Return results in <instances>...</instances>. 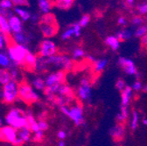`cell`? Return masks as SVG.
Listing matches in <instances>:
<instances>
[{
    "mask_svg": "<svg viewBox=\"0 0 147 146\" xmlns=\"http://www.w3.org/2000/svg\"><path fill=\"white\" fill-rule=\"evenodd\" d=\"M18 85L16 81L11 80L6 85L3 86L1 97L5 103L11 104L18 99Z\"/></svg>",
    "mask_w": 147,
    "mask_h": 146,
    "instance_id": "cell-4",
    "label": "cell"
},
{
    "mask_svg": "<svg viewBox=\"0 0 147 146\" xmlns=\"http://www.w3.org/2000/svg\"><path fill=\"white\" fill-rule=\"evenodd\" d=\"M72 54H73V58L75 59V60H77V59L82 58L85 55V52H84V51L82 48L76 47V49H74Z\"/></svg>",
    "mask_w": 147,
    "mask_h": 146,
    "instance_id": "cell-34",
    "label": "cell"
},
{
    "mask_svg": "<svg viewBox=\"0 0 147 146\" xmlns=\"http://www.w3.org/2000/svg\"><path fill=\"white\" fill-rule=\"evenodd\" d=\"M108 64V61L106 59H99V60H96V62L94 63V66H95V70L96 72H102L107 66Z\"/></svg>",
    "mask_w": 147,
    "mask_h": 146,
    "instance_id": "cell-30",
    "label": "cell"
},
{
    "mask_svg": "<svg viewBox=\"0 0 147 146\" xmlns=\"http://www.w3.org/2000/svg\"><path fill=\"white\" fill-rule=\"evenodd\" d=\"M8 39L0 31V49H4L5 46L8 44Z\"/></svg>",
    "mask_w": 147,
    "mask_h": 146,
    "instance_id": "cell-38",
    "label": "cell"
},
{
    "mask_svg": "<svg viewBox=\"0 0 147 146\" xmlns=\"http://www.w3.org/2000/svg\"><path fill=\"white\" fill-rule=\"evenodd\" d=\"M117 23L120 26H125L126 23H127V21H126V20L124 19L123 17H118V20H117Z\"/></svg>",
    "mask_w": 147,
    "mask_h": 146,
    "instance_id": "cell-50",
    "label": "cell"
},
{
    "mask_svg": "<svg viewBox=\"0 0 147 146\" xmlns=\"http://www.w3.org/2000/svg\"><path fill=\"white\" fill-rule=\"evenodd\" d=\"M57 137H58L59 139H61V141H63L66 138V137H67L66 131H59L58 133H57Z\"/></svg>",
    "mask_w": 147,
    "mask_h": 146,
    "instance_id": "cell-49",
    "label": "cell"
},
{
    "mask_svg": "<svg viewBox=\"0 0 147 146\" xmlns=\"http://www.w3.org/2000/svg\"><path fill=\"white\" fill-rule=\"evenodd\" d=\"M124 4L126 5V7H132L135 4V1H133V0H127L126 2H124Z\"/></svg>",
    "mask_w": 147,
    "mask_h": 146,
    "instance_id": "cell-52",
    "label": "cell"
},
{
    "mask_svg": "<svg viewBox=\"0 0 147 146\" xmlns=\"http://www.w3.org/2000/svg\"><path fill=\"white\" fill-rule=\"evenodd\" d=\"M132 34H133V32H131V30H130V29H124V30H122V31L118 32L117 33L116 37L118 39L119 41H123V40H130L131 38Z\"/></svg>",
    "mask_w": 147,
    "mask_h": 146,
    "instance_id": "cell-26",
    "label": "cell"
},
{
    "mask_svg": "<svg viewBox=\"0 0 147 146\" xmlns=\"http://www.w3.org/2000/svg\"><path fill=\"white\" fill-rule=\"evenodd\" d=\"M144 91H146V92H147V85L144 87Z\"/></svg>",
    "mask_w": 147,
    "mask_h": 146,
    "instance_id": "cell-57",
    "label": "cell"
},
{
    "mask_svg": "<svg viewBox=\"0 0 147 146\" xmlns=\"http://www.w3.org/2000/svg\"><path fill=\"white\" fill-rule=\"evenodd\" d=\"M57 94H59V96H66V97H69V98H72V96H73L72 89L67 85H65V84L61 85Z\"/></svg>",
    "mask_w": 147,
    "mask_h": 146,
    "instance_id": "cell-27",
    "label": "cell"
},
{
    "mask_svg": "<svg viewBox=\"0 0 147 146\" xmlns=\"http://www.w3.org/2000/svg\"><path fill=\"white\" fill-rule=\"evenodd\" d=\"M23 143H24V142L22 141V139H21L20 137H18L16 138V140H15L13 145H15V146H20Z\"/></svg>",
    "mask_w": 147,
    "mask_h": 146,
    "instance_id": "cell-51",
    "label": "cell"
},
{
    "mask_svg": "<svg viewBox=\"0 0 147 146\" xmlns=\"http://www.w3.org/2000/svg\"><path fill=\"white\" fill-rule=\"evenodd\" d=\"M5 121L6 125L14 128L17 131L27 127V119L26 114L21 109L17 108H12L10 109L5 117Z\"/></svg>",
    "mask_w": 147,
    "mask_h": 146,
    "instance_id": "cell-1",
    "label": "cell"
},
{
    "mask_svg": "<svg viewBox=\"0 0 147 146\" xmlns=\"http://www.w3.org/2000/svg\"><path fill=\"white\" fill-rule=\"evenodd\" d=\"M118 63L127 75H138L137 67H136L134 62L131 59H128L125 57H120L118 60Z\"/></svg>",
    "mask_w": 147,
    "mask_h": 146,
    "instance_id": "cell-10",
    "label": "cell"
},
{
    "mask_svg": "<svg viewBox=\"0 0 147 146\" xmlns=\"http://www.w3.org/2000/svg\"><path fill=\"white\" fill-rule=\"evenodd\" d=\"M14 6L11 0H1L0 1V8L4 11H10Z\"/></svg>",
    "mask_w": 147,
    "mask_h": 146,
    "instance_id": "cell-33",
    "label": "cell"
},
{
    "mask_svg": "<svg viewBox=\"0 0 147 146\" xmlns=\"http://www.w3.org/2000/svg\"><path fill=\"white\" fill-rule=\"evenodd\" d=\"M144 124L145 126H147V119H144Z\"/></svg>",
    "mask_w": 147,
    "mask_h": 146,
    "instance_id": "cell-56",
    "label": "cell"
},
{
    "mask_svg": "<svg viewBox=\"0 0 147 146\" xmlns=\"http://www.w3.org/2000/svg\"><path fill=\"white\" fill-rule=\"evenodd\" d=\"M141 42H142V44H143L144 46L147 47V33L144 36V37L141 38Z\"/></svg>",
    "mask_w": 147,
    "mask_h": 146,
    "instance_id": "cell-53",
    "label": "cell"
},
{
    "mask_svg": "<svg viewBox=\"0 0 147 146\" xmlns=\"http://www.w3.org/2000/svg\"><path fill=\"white\" fill-rule=\"evenodd\" d=\"M37 64H38V57L36 56V54L29 51L25 58L24 65L28 69H36Z\"/></svg>",
    "mask_w": 147,
    "mask_h": 146,
    "instance_id": "cell-14",
    "label": "cell"
},
{
    "mask_svg": "<svg viewBox=\"0 0 147 146\" xmlns=\"http://www.w3.org/2000/svg\"><path fill=\"white\" fill-rule=\"evenodd\" d=\"M11 81V77L8 69L0 67V84L5 86Z\"/></svg>",
    "mask_w": 147,
    "mask_h": 146,
    "instance_id": "cell-23",
    "label": "cell"
},
{
    "mask_svg": "<svg viewBox=\"0 0 147 146\" xmlns=\"http://www.w3.org/2000/svg\"><path fill=\"white\" fill-rule=\"evenodd\" d=\"M131 88L134 91H139L140 89H142V84H141V82L139 81H136L134 82V84L132 85Z\"/></svg>",
    "mask_w": 147,
    "mask_h": 146,
    "instance_id": "cell-47",
    "label": "cell"
},
{
    "mask_svg": "<svg viewBox=\"0 0 147 146\" xmlns=\"http://www.w3.org/2000/svg\"><path fill=\"white\" fill-rule=\"evenodd\" d=\"M10 28L12 34L21 32L23 30V21L17 15H12L8 19Z\"/></svg>",
    "mask_w": 147,
    "mask_h": 146,
    "instance_id": "cell-12",
    "label": "cell"
},
{
    "mask_svg": "<svg viewBox=\"0 0 147 146\" xmlns=\"http://www.w3.org/2000/svg\"><path fill=\"white\" fill-rule=\"evenodd\" d=\"M0 31L6 38H9L11 34L8 19L4 15H0Z\"/></svg>",
    "mask_w": 147,
    "mask_h": 146,
    "instance_id": "cell-15",
    "label": "cell"
},
{
    "mask_svg": "<svg viewBox=\"0 0 147 146\" xmlns=\"http://www.w3.org/2000/svg\"><path fill=\"white\" fill-rule=\"evenodd\" d=\"M2 127H3V120L0 118V129H1Z\"/></svg>",
    "mask_w": 147,
    "mask_h": 146,
    "instance_id": "cell-55",
    "label": "cell"
},
{
    "mask_svg": "<svg viewBox=\"0 0 147 146\" xmlns=\"http://www.w3.org/2000/svg\"><path fill=\"white\" fill-rule=\"evenodd\" d=\"M64 78H65L64 71H57L55 73H53V74L49 75L45 80L46 87H49L56 84H62Z\"/></svg>",
    "mask_w": 147,
    "mask_h": 146,
    "instance_id": "cell-11",
    "label": "cell"
},
{
    "mask_svg": "<svg viewBox=\"0 0 147 146\" xmlns=\"http://www.w3.org/2000/svg\"><path fill=\"white\" fill-rule=\"evenodd\" d=\"M53 5L61 9V10H68L72 7L74 1L73 0H57V1H52Z\"/></svg>",
    "mask_w": 147,
    "mask_h": 146,
    "instance_id": "cell-22",
    "label": "cell"
},
{
    "mask_svg": "<svg viewBox=\"0 0 147 146\" xmlns=\"http://www.w3.org/2000/svg\"><path fill=\"white\" fill-rule=\"evenodd\" d=\"M18 137H20L24 143L28 142L32 138V131H30L28 127L22 128V129L18 131Z\"/></svg>",
    "mask_w": 147,
    "mask_h": 146,
    "instance_id": "cell-24",
    "label": "cell"
},
{
    "mask_svg": "<svg viewBox=\"0 0 147 146\" xmlns=\"http://www.w3.org/2000/svg\"><path fill=\"white\" fill-rule=\"evenodd\" d=\"M72 28L74 30V36H75V37H79V36L81 35V29H82L79 23L74 24L72 26Z\"/></svg>",
    "mask_w": 147,
    "mask_h": 146,
    "instance_id": "cell-40",
    "label": "cell"
},
{
    "mask_svg": "<svg viewBox=\"0 0 147 146\" xmlns=\"http://www.w3.org/2000/svg\"><path fill=\"white\" fill-rule=\"evenodd\" d=\"M38 125H39V129L41 131H45L48 129V123L45 121V120H40L38 122Z\"/></svg>",
    "mask_w": 147,
    "mask_h": 146,
    "instance_id": "cell-44",
    "label": "cell"
},
{
    "mask_svg": "<svg viewBox=\"0 0 147 146\" xmlns=\"http://www.w3.org/2000/svg\"><path fill=\"white\" fill-rule=\"evenodd\" d=\"M11 67V61L9 59L7 53L0 52V67L2 68H10Z\"/></svg>",
    "mask_w": 147,
    "mask_h": 146,
    "instance_id": "cell-25",
    "label": "cell"
},
{
    "mask_svg": "<svg viewBox=\"0 0 147 146\" xmlns=\"http://www.w3.org/2000/svg\"><path fill=\"white\" fill-rule=\"evenodd\" d=\"M147 33V24L146 25H142L140 26H138L137 28V30L135 31V36L138 38H142Z\"/></svg>",
    "mask_w": 147,
    "mask_h": 146,
    "instance_id": "cell-32",
    "label": "cell"
},
{
    "mask_svg": "<svg viewBox=\"0 0 147 146\" xmlns=\"http://www.w3.org/2000/svg\"><path fill=\"white\" fill-rule=\"evenodd\" d=\"M138 125V114L137 111H134L132 114V119H131V129L136 130Z\"/></svg>",
    "mask_w": 147,
    "mask_h": 146,
    "instance_id": "cell-37",
    "label": "cell"
},
{
    "mask_svg": "<svg viewBox=\"0 0 147 146\" xmlns=\"http://www.w3.org/2000/svg\"><path fill=\"white\" fill-rule=\"evenodd\" d=\"M109 133L115 140H121L124 136V126L123 124H117L110 129Z\"/></svg>",
    "mask_w": 147,
    "mask_h": 146,
    "instance_id": "cell-16",
    "label": "cell"
},
{
    "mask_svg": "<svg viewBox=\"0 0 147 146\" xmlns=\"http://www.w3.org/2000/svg\"><path fill=\"white\" fill-rule=\"evenodd\" d=\"M12 42L16 45L26 46L28 42V38L23 32H21L12 35Z\"/></svg>",
    "mask_w": 147,
    "mask_h": 146,
    "instance_id": "cell-19",
    "label": "cell"
},
{
    "mask_svg": "<svg viewBox=\"0 0 147 146\" xmlns=\"http://www.w3.org/2000/svg\"><path fill=\"white\" fill-rule=\"evenodd\" d=\"M89 21H90V17H89V15L85 14V15H83L81 17V20L79 21V25L81 26V27H85V26H88V24L89 23Z\"/></svg>",
    "mask_w": 147,
    "mask_h": 146,
    "instance_id": "cell-36",
    "label": "cell"
},
{
    "mask_svg": "<svg viewBox=\"0 0 147 146\" xmlns=\"http://www.w3.org/2000/svg\"><path fill=\"white\" fill-rule=\"evenodd\" d=\"M69 109H70V107H68L67 105H64V106L61 107V111L64 115H66V116H68V114H69Z\"/></svg>",
    "mask_w": 147,
    "mask_h": 146,
    "instance_id": "cell-48",
    "label": "cell"
},
{
    "mask_svg": "<svg viewBox=\"0 0 147 146\" xmlns=\"http://www.w3.org/2000/svg\"><path fill=\"white\" fill-rule=\"evenodd\" d=\"M138 11L141 14H146L147 15V1L138 5Z\"/></svg>",
    "mask_w": 147,
    "mask_h": 146,
    "instance_id": "cell-43",
    "label": "cell"
},
{
    "mask_svg": "<svg viewBox=\"0 0 147 146\" xmlns=\"http://www.w3.org/2000/svg\"><path fill=\"white\" fill-rule=\"evenodd\" d=\"M17 137H18V131L15 130L14 128L5 125L0 129V141L7 142L13 144Z\"/></svg>",
    "mask_w": 147,
    "mask_h": 146,
    "instance_id": "cell-7",
    "label": "cell"
},
{
    "mask_svg": "<svg viewBox=\"0 0 147 146\" xmlns=\"http://www.w3.org/2000/svg\"><path fill=\"white\" fill-rule=\"evenodd\" d=\"M40 23L47 25H56V20H55V17L53 14L49 13L42 16V17L40 19Z\"/></svg>",
    "mask_w": 147,
    "mask_h": 146,
    "instance_id": "cell-29",
    "label": "cell"
},
{
    "mask_svg": "<svg viewBox=\"0 0 147 146\" xmlns=\"http://www.w3.org/2000/svg\"><path fill=\"white\" fill-rule=\"evenodd\" d=\"M74 122L76 125H81L84 122V118H83V110L82 108L76 104L70 107L69 109V114L67 116Z\"/></svg>",
    "mask_w": 147,
    "mask_h": 146,
    "instance_id": "cell-8",
    "label": "cell"
},
{
    "mask_svg": "<svg viewBox=\"0 0 147 146\" xmlns=\"http://www.w3.org/2000/svg\"><path fill=\"white\" fill-rule=\"evenodd\" d=\"M57 146H65V143L63 142V141H60L59 143H58V145Z\"/></svg>",
    "mask_w": 147,
    "mask_h": 146,
    "instance_id": "cell-54",
    "label": "cell"
},
{
    "mask_svg": "<svg viewBox=\"0 0 147 146\" xmlns=\"http://www.w3.org/2000/svg\"><path fill=\"white\" fill-rule=\"evenodd\" d=\"M9 72H10V75H11V80L13 81H16L18 76V69L15 67H11L10 69H9Z\"/></svg>",
    "mask_w": 147,
    "mask_h": 146,
    "instance_id": "cell-42",
    "label": "cell"
},
{
    "mask_svg": "<svg viewBox=\"0 0 147 146\" xmlns=\"http://www.w3.org/2000/svg\"><path fill=\"white\" fill-rule=\"evenodd\" d=\"M128 117V110L127 107L121 106V112L117 116V120L119 122H123Z\"/></svg>",
    "mask_w": 147,
    "mask_h": 146,
    "instance_id": "cell-31",
    "label": "cell"
},
{
    "mask_svg": "<svg viewBox=\"0 0 147 146\" xmlns=\"http://www.w3.org/2000/svg\"><path fill=\"white\" fill-rule=\"evenodd\" d=\"M40 30L46 38H52L57 32V25H47L40 23Z\"/></svg>",
    "mask_w": 147,
    "mask_h": 146,
    "instance_id": "cell-13",
    "label": "cell"
},
{
    "mask_svg": "<svg viewBox=\"0 0 147 146\" xmlns=\"http://www.w3.org/2000/svg\"><path fill=\"white\" fill-rule=\"evenodd\" d=\"M29 52L26 46L16 45L12 41L7 44V55L14 66L24 65L25 58Z\"/></svg>",
    "mask_w": 147,
    "mask_h": 146,
    "instance_id": "cell-2",
    "label": "cell"
},
{
    "mask_svg": "<svg viewBox=\"0 0 147 146\" xmlns=\"http://www.w3.org/2000/svg\"><path fill=\"white\" fill-rule=\"evenodd\" d=\"M57 52V47L52 40H43L39 47V54L41 58L47 59L53 55H55Z\"/></svg>",
    "mask_w": 147,
    "mask_h": 146,
    "instance_id": "cell-6",
    "label": "cell"
},
{
    "mask_svg": "<svg viewBox=\"0 0 147 146\" xmlns=\"http://www.w3.org/2000/svg\"><path fill=\"white\" fill-rule=\"evenodd\" d=\"M43 137H44V132L41 131H37L36 133H33V136H32V139L35 142L42 141Z\"/></svg>",
    "mask_w": 147,
    "mask_h": 146,
    "instance_id": "cell-39",
    "label": "cell"
},
{
    "mask_svg": "<svg viewBox=\"0 0 147 146\" xmlns=\"http://www.w3.org/2000/svg\"><path fill=\"white\" fill-rule=\"evenodd\" d=\"M14 13L20 17L22 21H27L31 20L32 14L31 12L25 9L24 7H14Z\"/></svg>",
    "mask_w": 147,
    "mask_h": 146,
    "instance_id": "cell-17",
    "label": "cell"
},
{
    "mask_svg": "<svg viewBox=\"0 0 147 146\" xmlns=\"http://www.w3.org/2000/svg\"><path fill=\"white\" fill-rule=\"evenodd\" d=\"M116 87H117V88L119 91H121V92H122V91L126 87V85H125L124 81L122 80V79H118L117 81V83H116Z\"/></svg>",
    "mask_w": 147,
    "mask_h": 146,
    "instance_id": "cell-45",
    "label": "cell"
},
{
    "mask_svg": "<svg viewBox=\"0 0 147 146\" xmlns=\"http://www.w3.org/2000/svg\"><path fill=\"white\" fill-rule=\"evenodd\" d=\"M45 61L47 66L53 65L54 67H61L66 71L71 70L74 67V62L72 61V60L65 54H55V55L45 59Z\"/></svg>",
    "mask_w": 147,
    "mask_h": 146,
    "instance_id": "cell-5",
    "label": "cell"
},
{
    "mask_svg": "<svg viewBox=\"0 0 147 146\" xmlns=\"http://www.w3.org/2000/svg\"><path fill=\"white\" fill-rule=\"evenodd\" d=\"M132 96V88L131 87L126 86V87L121 92V99H122V106L127 107L131 101Z\"/></svg>",
    "mask_w": 147,
    "mask_h": 146,
    "instance_id": "cell-18",
    "label": "cell"
},
{
    "mask_svg": "<svg viewBox=\"0 0 147 146\" xmlns=\"http://www.w3.org/2000/svg\"><path fill=\"white\" fill-rule=\"evenodd\" d=\"M38 6L40 11V12L43 15L49 14L53 6V2L48 1V0H40L38 1Z\"/></svg>",
    "mask_w": 147,
    "mask_h": 146,
    "instance_id": "cell-20",
    "label": "cell"
},
{
    "mask_svg": "<svg viewBox=\"0 0 147 146\" xmlns=\"http://www.w3.org/2000/svg\"><path fill=\"white\" fill-rule=\"evenodd\" d=\"M145 21L147 22V15H145Z\"/></svg>",
    "mask_w": 147,
    "mask_h": 146,
    "instance_id": "cell-58",
    "label": "cell"
},
{
    "mask_svg": "<svg viewBox=\"0 0 147 146\" xmlns=\"http://www.w3.org/2000/svg\"><path fill=\"white\" fill-rule=\"evenodd\" d=\"M13 5L14 7H23V6H26L27 5H29V2L26 1V0H13Z\"/></svg>",
    "mask_w": 147,
    "mask_h": 146,
    "instance_id": "cell-41",
    "label": "cell"
},
{
    "mask_svg": "<svg viewBox=\"0 0 147 146\" xmlns=\"http://www.w3.org/2000/svg\"><path fill=\"white\" fill-rule=\"evenodd\" d=\"M105 43L114 51H117L120 47V41L116 36H109V37H107L105 40Z\"/></svg>",
    "mask_w": 147,
    "mask_h": 146,
    "instance_id": "cell-21",
    "label": "cell"
},
{
    "mask_svg": "<svg viewBox=\"0 0 147 146\" xmlns=\"http://www.w3.org/2000/svg\"><path fill=\"white\" fill-rule=\"evenodd\" d=\"M18 98L26 103H33L40 100V95L32 86L24 82L18 86Z\"/></svg>",
    "mask_w": 147,
    "mask_h": 146,
    "instance_id": "cell-3",
    "label": "cell"
},
{
    "mask_svg": "<svg viewBox=\"0 0 147 146\" xmlns=\"http://www.w3.org/2000/svg\"><path fill=\"white\" fill-rule=\"evenodd\" d=\"M78 97L82 101H88L91 98V87L90 82L87 78L81 81V85L77 91Z\"/></svg>",
    "mask_w": 147,
    "mask_h": 146,
    "instance_id": "cell-9",
    "label": "cell"
},
{
    "mask_svg": "<svg viewBox=\"0 0 147 146\" xmlns=\"http://www.w3.org/2000/svg\"><path fill=\"white\" fill-rule=\"evenodd\" d=\"M72 36H74V30H73L72 27H69V28H67V29L62 33L61 38H62V40H67L70 39V38L72 37Z\"/></svg>",
    "mask_w": 147,
    "mask_h": 146,
    "instance_id": "cell-35",
    "label": "cell"
},
{
    "mask_svg": "<svg viewBox=\"0 0 147 146\" xmlns=\"http://www.w3.org/2000/svg\"><path fill=\"white\" fill-rule=\"evenodd\" d=\"M32 86L36 90H38V91H42V90H45V88H46L45 81L40 77H36L32 80Z\"/></svg>",
    "mask_w": 147,
    "mask_h": 146,
    "instance_id": "cell-28",
    "label": "cell"
},
{
    "mask_svg": "<svg viewBox=\"0 0 147 146\" xmlns=\"http://www.w3.org/2000/svg\"><path fill=\"white\" fill-rule=\"evenodd\" d=\"M131 22H132V24L134 26H140L143 24V19H142L141 17H139V16H134L132 17Z\"/></svg>",
    "mask_w": 147,
    "mask_h": 146,
    "instance_id": "cell-46",
    "label": "cell"
}]
</instances>
